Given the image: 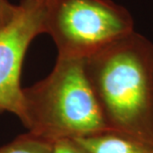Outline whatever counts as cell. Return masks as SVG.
Here are the masks:
<instances>
[{
	"instance_id": "6da1fadb",
	"label": "cell",
	"mask_w": 153,
	"mask_h": 153,
	"mask_svg": "<svg viewBox=\"0 0 153 153\" xmlns=\"http://www.w3.org/2000/svg\"><path fill=\"white\" fill-rule=\"evenodd\" d=\"M84 64L109 131L153 143V43L134 31Z\"/></svg>"
},
{
	"instance_id": "7a4b0ae2",
	"label": "cell",
	"mask_w": 153,
	"mask_h": 153,
	"mask_svg": "<svg viewBox=\"0 0 153 153\" xmlns=\"http://www.w3.org/2000/svg\"><path fill=\"white\" fill-rule=\"evenodd\" d=\"M20 120L29 133L53 143L109 131L79 59L57 58L45 79L23 88Z\"/></svg>"
},
{
	"instance_id": "3957f363",
	"label": "cell",
	"mask_w": 153,
	"mask_h": 153,
	"mask_svg": "<svg viewBox=\"0 0 153 153\" xmlns=\"http://www.w3.org/2000/svg\"><path fill=\"white\" fill-rule=\"evenodd\" d=\"M132 32L129 11L111 0H49L45 33L58 58L85 60Z\"/></svg>"
},
{
	"instance_id": "277c9868",
	"label": "cell",
	"mask_w": 153,
	"mask_h": 153,
	"mask_svg": "<svg viewBox=\"0 0 153 153\" xmlns=\"http://www.w3.org/2000/svg\"><path fill=\"white\" fill-rule=\"evenodd\" d=\"M49 0H21L13 18L0 29V114L23 115L20 76L27 49L46 32Z\"/></svg>"
},
{
	"instance_id": "5b68a950",
	"label": "cell",
	"mask_w": 153,
	"mask_h": 153,
	"mask_svg": "<svg viewBox=\"0 0 153 153\" xmlns=\"http://www.w3.org/2000/svg\"><path fill=\"white\" fill-rule=\"evenodd\" d=\"M76 141L88 153H153V143L112 131L76 139Z\"/></svg>"
},
{
	"instance_id": "8992f818",
	"label": "cell",
	"mask_w": 153,
	"mask_h": 153,
	"mask_svg": "<svg viewBox=\"0 0 153 153\" xmlns=\"http://www.w3.org/2000/svg\"><path fill=\"white\" fill-rule=\"evenodd\" d=\"M55 143L27 132L0 147V153H53Z\"/></svg>"
},
{
	"instance_id": "52a82bcc",
	"label": "cell",
	"mask_w": 153,
	"mask_h": 153,
	"mask_svg": "<svg viewBox=\"0 0 153 153\" xmlns=\"http://www.w3.org/2000/svg\"><path fill=\"white\" fill-rule=\"evenodd\" d=\"M53 153H88L76 140H60L55 142Z\"/></svg>"
},
{
	"instance_id": "ba28073f",
	"label": "cell",
	"mask_w": 153,
	"mask_h": 153,
	"mask_svg": "<svg viewBox=\"0 0 153 153\" xmlns=\"http://www.w3.org/2000/svg\"><path fill=\"white\" fill-rule=\"evenodd\" d=\"M16 10L17 5H13L9 0H0V29L13 18Z\"/></svg>"
}]
</instances>
